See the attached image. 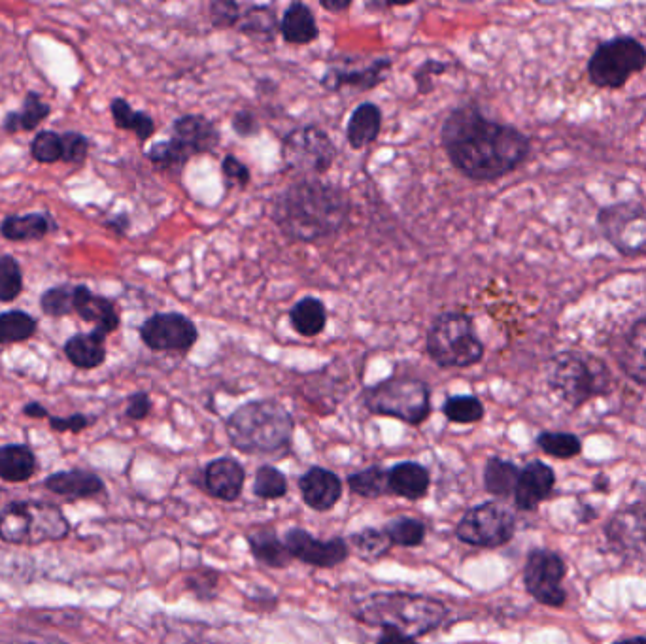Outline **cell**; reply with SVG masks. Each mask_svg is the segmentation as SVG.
Listing matches in <instances>:
<instances>
[{"mask_svg":"<svg viewBox=\"0 0 646 644\" xmlns=\"http://www.w3.org/2000/svg\"><path fill=\"white\" fill-rule=\"evenodd\" d=\"M348 484L352 492L361 497H380L390 490V473L380 467H371L350 476Z\"/></svg>","mask_w":646,"mask_h":644,"instance_id":"41","label":"cell"},{"mask_svg":"<svg viewBox=\"0 0 646 644\" xmlns=\"http://www.w3.org/2000/svg\"><path fill=\"white\" fill-rule=\"evenodd\" d=\"M609 537L612 543L624 548H639L646 546V516H641L633 510L616 516L609 526Z\"/></svg>","mask_w":646,"mask_h":644,"instance_id":"35","label":"cell"},{"mask_svg":"<svg viewBox=\"0 0 646 644\" xmlns=\"http://www.w3.org/2000/svg\"><path fill=\"white\" fill-rule=\"evenodd\" d=\"M289 325L293 331L305 339L322 335L327 325V308L318 297H303L289 308Z\"/></svg>","mask_w":646,"mask_h":644,"instance_id":"27","label":"cell"},{"mask_svg":"<svg viewBox=\"0 0 646 644\" xmlns=\"http://www.w3.org/2000/svg\"><path fill=\"white\" fill-rule=\"evenodd\" d=\"M23 291V271L14 255H0V303H12Z\"/></svg>","mask_w":646,"mask_h":644,"instance_id":"43","label":"cell"},{"mask_svg":"<svg viewBox=\"0 0 646 644\" xmlns=\"http://www.w3.org/2000/svg\"><path fill=\"white\" fill-rule=\"evenodd\" d=\"M320 6H322L323 10H327V12H331V14H340V12H346V10H350V6H352V2L350 0H335V2H331V0H322L320 2Z\"/></svg>","mask_w":646,"mask_h":644,"instance_id":"58","label":"cell"},{"mask_svg":"<svg viewBox=\"0 0 646 644\" xmlns=\"http://www.w3.org/2000/svg\"><path fill=\"white\" fill-rule=\"evenodd\" d=\"M282 159L289 169L320 176L333 167L337 146L320 127L301 125L282 138Z\"/></svg>","mask_w":646,"mask_h":644,"instance_id":"10","label":"cell"},{"mask_svg":"<svg viewBox=\"0 0 646 644\" xmlns=\"http://www.w3.org/2000/svg\"><path fill=\"white\" fill-rule=\"evenodd\" d=\"M350 210L344 189L320 178H305L276 195L271 218L291 240L316 242L335 237L348 223Z\"/></svg>","mask_w":646,"mask_h":644,"instance_id":"2","label":"cell"},{"mask_svg":"<svg viewBox=\"0 0 646 644\" xmlns=\"http://www.w3.org/2000/svg\"><path fill=\"white\" fill-rule=\"evenodd\" d=\"M611 382L609 367L592 354L565 350L550 359L548 384L573 407H580L597 395H605Z\"/></svg>","mask_w":646,"mask_h":644,"instance_id":"6","label":"cell"},{"mask_svg":"<svg viewBox=\"0 0 646 644\" xmlns=\"http://www.w3.org/2000/svg\"><path fill=\"white\" fill-rule=\"evenodd\" d=\"M280 34L284 42L293 46H306L316 42L320 29L314 12L303 2H291L280 19Z\"/></svg>","mask_w":646,"mask_h":644,"instance_id":"24","label":"cell"},{"mask_svg":"<svg viewBox=\"0 0 646 644\" xmlns=\"http://www.w3.org/2000/svg\"><path fill=\"white\" fill-rule=\"evenodd\" d=\"M425 350L439 367L467 369L482 361L486 348L478 339L469 314L450 310L439 314L425 337Z\"/></svg>","mask_w":646,"mask_h":644,"instance_id":"5","label":"cell"},{"mask_svg":"<svg viewBox=\"0 0 646 644\" xmlns=\"http://www.w3.org/2000/svg\"><path fill=\"white\" fill-rule=\"evenodd\" d=\"M138 335L152 352L187 354L199 340V329L186 314L159 312L138 327Z\"/></svg>","mask_w":646,"mask_h":644,"instance_id":"13","label":"cell"},{"mask_svg":"<svg viewBox=\"0 0 646 644\" xmlns=\"http://www.w3.org/2000/svg\"><path fill=\"white\" fill-rule=\"evenodd\" d=\"M442 414L454 424H475L484 418V405L475 395H454L444 401Z\"/></svg>","mask_w":646,"mask_h":644,"instance_id":"39","label":"cell"},{"mask_svg":"<svg viewBox=\"0 0 646 644\" xmlns=\"http://www.w3.org/2000/svg\"><path fill=\"white\" fill-rule=\"evenodd\" d=\"M146 157L155 169L165 170V172H182L187 163L193 159L174 138L155 142L146 152Z\"/></svg>","mask_w":646,"mask_h":644,"instance_id":"38","label":"cell"},{"mask_svg":"<svg viewBox=\"0 0 646 644\" xmlns=\"http://www.w3.org/2000/svg\"><path fill=\"white\" fill-rule=\"evenodd\" d=\"M306 505L314 510L333 509L339 503L342 484L339 476L322 467H312L299 480Z\"/></svg>","mask_w":646,"mask_h":644,"instance_id":"19","label":"cell"},{"mask_svg":"<svg viewBox=\"0 0 646 644\" xmlns=\"http://www.w3.org/2000/svg\"><path fill=\"white\" fill-rule=\"evenodd\" d=\"M518 476H520V471L516 465H512L510 461H505V459L493 458L486 465L484 484H486V490L493 495L507 497L516 490Z\"/></svg>","mask_w":646,"mask_h":644,"instance_id":"37","label":"cell"},{"mask_svg":"<svg viewBox=\"0 0 646 644\" xmlns=\"http://www.w3.org/2000/svg\"><path fill=\"white\" fill-rule=\"evenodd\" d=\"M646 67V48L633 36L601 42L588 61V78L599 89H620Z\"/></svg>","mask_w":646,"mask_h":644,"instance_id":"9","label":"cell"},{"mask_svg":"<svg viewBox=\"0 0 646 644\" xmlns=\"http://www.w3.org/2000/svg\"><path fill=\"white\" fill-rule=\"evenodd\" d=\"M376 644H416V643H414V639H412L410 635H407V633H401V631H397V629L386 628L384 629V633L380 635V639H378V643Z\"/></svg>","mask_w":646,"mask_h":644,"instance_id":"56","label":"cell"},{"mask_svg":"<svg viewBox=\"0 0 646 644\" xmlns=\"http://www.w3.org/2000/svg\"><path fill=\"white\" fill-rule=\"evenodd\" d=\"M36 473V456L27 444L0 446V478L25 482Z\"/></svg>","mask_w":646,"mask_h":644,"instance_id":"30","label":"cell"},{"mask_svg":"<svg viewBox=\"0 0 646 644\" xmlns=\"http://www.w3.org/2000/svg\"><path fill=\"white\" fill-rule=\"evenodd\" d=\"M74 314H78L84 322L93 323L97 331L106 337L119 329L118 308L112 299L93 293L91 289L80 284L74 291Z\"/></svg>","mask_w":646,"mask_h":644,"instance_id":"18","label":"cell"},{"mask_svg":"<svg viewBox=\"0 0 646 644\" xmlns=\"http://www.w3.org/2000/svg\"><path fill=\"white\" fill-rule=\"evenodd\" d=\"M23 414L29 416V418H36V420H42V418H50V412L46 410V407H42L40 403H29L23 407Z\"/></svg>","mask_w":646,"mask_h":644,"instance_id":"59","label":"cell"},{"mask_svg":"<svg viewBox=\"0 0 646 644\" xmlns=\"http://www.w3.org/2000/svg\"><path fill=\"white\" fill-rule=\"evenodd\" d=\"M110 114L121 131L135 133L138 142H148L155 135V121L150 114L135 110L129 102L121 97H116L110 102Z\"/></svg>","mask_w":646,"mask_h":644,"instance_id":"34","label":"cell"},{"mask_svg":"<svg viewBox=\"0 0 646 644\" xmlns=\"http://www.w3.org/2000/svg\"><path fill=\"white\" fill-rule=\"evenodd\" d=\"M150 412H152V399L146 391H136L129 397L127 408H125V416L129 420H135V422L146 420Z\"/></svg>","mask_w":646,"mask_h":644,"instance_id":"52","label":"cell"},{"mask_svg":"<svg viewBox=\"0 0 646 644\" xmlns=\"http://www.w3.org/2000/svg\"><path fill=\"white\" fill-rule=\"evenodd\" d=\"M191 157L214 152L220 144V131L214 121L201 114H186L174 119L172 136Z\"/></svg>","mask_w":646,"mask_h":644,"instance_id":"17","label":"cell"},{"mask_svg":"<svg viewBox=\"0 0 646 644\" xmlns=\"http://www.w3.org/2000/svg\"><path fill=\"white\" fill-rule=\"evenodd\" d=\"M597 225L618 254L624 257L646 254L645 206L631 201L605 206L597 214Z\"/></svg>","mask_w":646,"mask_h":644,"instance_id":"11","label":"cell"},{"mask_svg":"<svg viewBox=\"0 0 646 644\" xmlns=\"http://www.w3.org/2000/svg\"><path fill=\"white\" fill-rule=\"evenodd\" d=\"M55 229V221L46 212L8 216L0 223V235L10 242H36L48 237Z\"/></svg>","mask_w":646,"mask_h":644,"instance_id":"26","label":"cell"},{"mask_svg":"<svg viewBox=\"0 0 646 644\" xmlns=\"http://www.w3.org/2000/svg\"><path fill=\"white\" fill-rule=\"evenodd\" d=\"M87 157H89V138L82 133H76V131L63 133V161L61 163L80 169V167H84Z\"/></svg>","mask_w":646,"mask_h":644,"instance_id":"48","label":"cell"},{"mask_svg":"<svg viewBox=\"0 0 646 644\" xmlns=\"http://www.w3.org/2000/svg\"><path fill=\"white\" fill-rule=\"evenodd\" d=\"M244 486V469L237 459H214L204 469L206 492L221 501H235Z\"/></svg>","mask_w":646,"mask_h":644,"instance_id":"20","label":"cell"},{"mask_svg":"<svg viewBox=\"0 0 646 644\" xmlns=\"http://www.w3.org/2000/svg\"><path fill=\"white\" fill-rule=\"evenodd\" d=\"M354 614L369 626L397 629L414 639L439 628L448 612L441 601L425 595L374 594Z\"/></svg>","mask_w":646,"mask_h":644,"instance_id":"4","label":"cell"},{"mask_svg":"<svg viewBox=\"0 0 646 644\" xmlns=\"http://www.w3.org/2000/svg\"><path fill=\"white\" fill-rule=\"evenodd\" d=\"M248 543L252 548L255 560L272 569H284L289 561L293 560L289 554L288 546L282 543L271 527H261L248 535Z\"/></svg>","mask_w":646,"mask_h":644,"instance_id":"29","label":"cell"},{"mask_svg":"<svg viewBox=\"0 0 646 644\" xmlns=\"http://www.w3.org/2000/svg\"><path fill=\"white\" fill-rule=\"evenodd\" d=\"M441 140L454 169L473 182H495L507 176L531 152L527 135L486 118L476 104H461L448 114Z\"/></svg>","mask_w":646,"mask_h":644,"instance_id":"1","label":"cell"},{"mask_svg":"<svg viewBox=\"0 0 646 644\" xmlns=\"http://www.w3.org/2000/svg\"><path fill=\"white\" fill-rule=\"evenodd\" d=\"M618 365L631 380L646 386V316L629 327L616 352Z\"/></svg>","mask_w":646,"mask_h":644,"instance_id":"21","label":"cell"},{"mask_svg":"<svg viewBox=\"0 0 646 644\" xmlns=\"http://www.w3.org/2000/svg\"><path fill=\"white\" fill-rule=\"evenodd\" d=\"M240 14H242V6L233 0H216L210 4V21L218 29L237 27Z\"/></svg>","mask_w":646,"mask_h":644,"instance_id":"50","label":"cell"},{"mask_svg":"<svg viewBox=\"0 0 646 644\" xmlns=\"http://www.w3.org/2000/svg\"><path fill=\"white\" fill-rule=\"evenodd\" d=\"M208 575H210V569H203V571H199V573H197V577L189 578V588H191L195 594L199 595L201 599L214 594V588H216V584H218V575L210 578V580H206Z\"/></svg>","mask_w":646,"mask_h":644,"instance_id":"55","label":"cell"},{"mask_svg":"<svg viewBox=\"0 0 646 644\" xmlns=\"http://www.w3.org/2000/svg\"><path fill=\"white\" fill-rule=\"evenodd\" d=\"M448 63H442V61H437V59H427L425 63H422L418 70L414 72V82H416V87L420 93H431L433 89V80L437 76H442L446 70H448Z\"/></svg>","mask_w":646,"mask_h":644,"instance_id":"51","label":"cell"},{"mask_svg":"<svg viewBox=\"0 0 646 644\" xmlns=\"http://www.w3.org/2000/svg\"><path fill=\"white\" fill-rule=\"evenodd\" d=\"M554 488V471L541 461L529 463L518 476L514 490L516 505L522 510L537 509V505L548 497Z\"/></svg>","mask_w":646,"mask_h":644,"instance_id":"22","label":"cell"},{"mask_svg":"<svg viewBox=\"0 0 646 644\" xmlns=\"http://www.w3.org/2000/svg\"><path fill=\"white\" fill-rule=\"evenodd\" d=\"M63 352L76 369H97L106 361V335L97 329L91 333H78L65 342Z\"/></svg>","mask_w":646,"mask_h":644,"instance_id":"23","label":"cell"},{"mask_svg":"<svg viewBox=\"0 0 646 644\" xmlns=\"http://www.w3.org/2000/svg\"><path fill=\"white\" fill-rule=\"evenodd\" d=\"M221 176L229 189H244L252 182V172L235 155H225L221 161Z\"/></svg>","mask_w":646,"mask_h":644,"instance_id":"49","label":"cell"},{"mask_svg":"<svg viewBox=\"0 0 646 644\" xmlns=\"http://www.w3.org/2000/svg\"><path fill=\"white\" fill-rule=\"evenodd\" d=\"M380 131H382V110L374 102H361L350 116L346 127V138L350 148L365 150L367 146L376 142Z\"/></svg>","mask_w":646,"mask_h":644,"instance_id":"25","label":"cell"},{"mask_svg":"<svg viewBox=\"0 0 646 644\" xmlns=\"http://www.w3.org/2000/svg\"><path fill=\"white\" fill-rule=\"evenodd\" d=\"M74 291L76 286H70V284L46 289L40 295V310L48 318H65L74 314Z\"/></svg>","mask_w":646,"mask_h":644,"instance_id":"40","label":"cell"},{"mask_svg":"<svg viewBox=\"0 0 646 644\" xmlns=\"http://www.w3.org/2000/svg\"><path fill=\"white\" fill-rule=\"evenodd\" d=\"M48 420H50L51 429L57 431V433H65V431L80 433V431H84L85 427L93 424V418H87L85 414H72V416H67V418L50 416Z\"/></svg>","mask_w":646,"mask_h":644,"instance_id":"54","label":"cell"},{"mask_svg":"<svg viewBox=\"0 0 646 644\" xmlns=\"http://www.w3.org/2000/svg\"><path fill=\"white\" fill-rule=\"evenodd\" d=\"M238 33L246 34L255 40L269 42L280 31V23L271 6L250 4L242 10L237 23Z\"/></svg>","mask_w":646,"mask_h":644,"instance_id":"32","label":"cell"},{"mask_svg":"<svg viewBox=\"0 0 646 644\" xmlns=\"http://www.w3.org/2000/svg\"><path fill=\"white\" fill-rule=\"evenodd\" d=\"M231 125H233V131H235L238 136H242V138L259 135V131H261L259 119H257L254 112H252V110H248V108L238 110L237 114L233 116Z\"/></svg>","mask_w":646,"mask_h":644,"instance_id":"53","label":"cell"},{"mask_svg":"<svg viewBox=\"0 0 646 644\" xmlns=\"http://www.w3.org/2000/svg\"><path fill=\"white\" fill-rule=\"evenodd\" d=\"M50 114V104L42 101V97L36 91H29L25 95L21 110H12L4 116L2 131L8 135L29 133V131H34L42 121L50 118Z\"/></svg>","mask_w":646,"mask_h":644,"instance_id":"28","label":"cell"},{"mask_svg":"<svg viewBox=\"0 0 646 644\" xmlns=\"http://www.w3.org/2000/svg\"><path fill=\"white\" fill-rule=\"evenodd\" d=\"M384 533L390 537L391 544L414 548L424 543L425 526L414 518H399L384 527Z\"/></svg>","mask_w":646,"mask_h":644,"instance_id":"44","label":"cell"},{"mask_svg":"<svg viewBox=\"0 0 646 644\" xmlns=\"http://www.w3.org/2000/svg\"><path fill=\"white\" fill-rule=\"evenodd\" d=\"M391 67L393 63L388 57L374 59L371 65L363 68L329 67L323 72L320 84L331 93L342 91L344 87H354L363 93L384 84L390 78Z\"/></svg>","mask_w":646,"mask_h":644,"instance_id":"16","label":"cell"},{"mask_svg":"<svg viewBox=\"0 0 646 644\" xmlns=\"http://www.w3.org/2000/svg\"><path fill=\"white\" fill-rule=\"evenodd\" d=\"M565 577V563L558 554L548 550H535L526 563L524 582L527 592L539 603L548 607H561L565 603V592L561 582Z\"/></svg>","mask_w":646,"mask_h":644,"instance_id":"14","label":"cell"},{"mask_svg":"<svg viewBox=\"0 0 646 644\" xmlns=\"http://www.w3.org/2000/svg\"><path fill=\"white\" fill-rule=\"evenodd\" d=\"M104 227L112 229L114 233H118V235L123 237L129 231V227H131V220H129L127 214H116L114 218L104 221Z\"/></svg>","mask_w":646,"mask_h":644,"instance_id":"57","label":"cell"},{"mask_svg":"<svg viewBox=\"0 0 646 644\" xmlns=\"http://www.w3.org/2000/svg\"><path fill=\"white\" fill-rule=\"evenodd\" d=\"M363 403L378 416L397 418L408 425L424 424L431 414V390L420 378L391 376L363 393Z\"/></svg>","mask_w":646,"mask_h":644,"instance_id":"8","label":"cell"},{"mask_svg":"<svg viewBox=\"0 0 646 644\" xmlns=\"http://www.w3.org/2000/svg\"><path fill=\"white\" fill-rule=\"evenodd\" d=\"M286 546L291 558L320 569L337 567L342 561H346L350 554L348 544L342 539L318 541L305 529H289L286 535Z\"/></svg>","mask_w":646,"mask_h":644,"instance_id":"15","label":"cell"},{"mask_svg":"<svg viewBox=\"0 0 646 644\" xmlns=\"http://www.w3.org/2000/svg\"><path fill=\"white\" fill-rule=\"evenodd\" d=\"M63 510L42 501H17L0 510V539L10 544L59 541L68 535Z\"/></svg>","mask_w":646,"mask_h":644,"instance_id":"7","label":"cell"},{"mask_svg":"<svg viewBox=\"0 0 646 644\" xmlns=\"http://www.w3.org/2000/svg\"><path fill=\"white\" fill-rule=\"evenodd\" d=\"M618 644H646V639H643V637H637V639H628V641H622V643Z\"/></svg>","mask_w":646,"mask_h":644,"instance_id":"60","label":"cell"},{"mask_svg":"<svg viewBox=\"0 0 646 644\" xmlns=\"http://www.w3.org/2000/svg\"><path fill=\"white\" fill-rule=\"evenodd\" d=\"M31 157L40 165L63 161V135L55 131H40L31 142Z\"/></svg>","mask_w":646,"mask_h":644,"instance_id":"45","label":"cell"},{"mask_svg":"<svg viewBox=\"0 0 646 644\" xmlns=\"http://www.w3.org/2000/svg\"><path fill=\"white\" fill-rule=\"evenodd\" d=\"M390 490L407 499H420L429 490V473L418 463H399L390 471Z\"/></svg>","mask_w":646,"mask_h":644,"instance_id":"33","label":"cell"},{"mask_svg":"<svg viewBox=\"0 0 646 644\" xmlns=\"http://www.w3.org/2000/svg\"><path fill=\"white\" fill-rule=\"evenodd\" d=\"M537 442L548 456L560 459L575 458L582 448L580 441L571 433H543Z\"/></svg>","mask_w":646,"mask_h":644,"instance_id":"47","label":"cell"},{"mask_svg":"<svg viewBox=\"0 0 646 644\" xmlns=\"http://www.w3.org/2000/svg\"><path fill=\"white\" fill-rule=\"evenodd\" d=\"M46 488L67 497H91L104 490L101 478L87 471H63L46 480Z\"/></svg>","mask_w":646,"mask_h":644,"instance_id":"31","label":"cell"},{"mask_svg":"<svg viewBox=\"0 0 646 644\" xmlns=\"http://www.w3.org/2000/svg\"><path fill=\"white\" fill-rule=\"evenodd\" d=\"M38 322L23 310H8L0 314V346L19 344L33 339Z\"/></svg>","mask_w":646,"mask_h":644,"instance_id":"36","label":"cell"},{"mask_svg":"<svg viewBox=\"0 0 646 644\" xmlns=\"http://www.w3.org/2000/svg\"><path fill=\"white\" fill-rule=\"evenodd\" d=\"M288 492V480L274 467H261L255 475L254 493L261 499H278Z\"/></svg>","mask_w":646,"mask_h":644,"instance_id":"46","label":"cell"},{"mask_svg":"<svg viewBox=\"0 0 646 644\" xmlns=\"http://www.w3.org/2000/svg\"><path fill=\"white\" fill-rule=\"evenodd\" d=\"M225 427L229 441L240 452L269 456L288 448L295 422L276 401H252L238 407Z\"/></svg>","mask_w":646,"mask_h":644,"instance_id":"3","label":"cell"},{"mask_svg":"<svg viewBox=\"0 0 646 644\" xmlns=\"http://www.w3.org/2000/svg\"><path fill=\"white\" fill-rule=\"evenodd\" d=\"M514 516L510 510L497 503H484L467 510L459 522V541L478 548H497L509 543L514 535Z\"/></svg>","mask_w":646,"mask_h":644,"instance_id":"12","label":"cell"},{"mask_svg":"<svg viewBox=\"0 0 646 644\" xmlns=\"http://www.w3.org/2000/svg\"><path fill=\"white\" fill-rule=\"evenodd\" d=\"M187 644H218V643H212V641H195V643H187Z\"/></svg>","mask_w":646,"mask_h":644,"instance_id":"61","label":"cell"},{"mask_svg":"<svg viewBox=\"0 0 646 644\" xmlns=\"http://www.w3.org/2000/svg\"><path fill=\"white\" fill-rule=\"evenodd\" d=\"M352 543L357 556L365 561L380 560L391 548L390 537L378 529H363L352 537Z\"/></svg>","mask_w":646,"mask_h":644,"instance_id":"42","label":"cell"}]
</instances>
